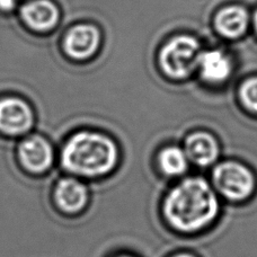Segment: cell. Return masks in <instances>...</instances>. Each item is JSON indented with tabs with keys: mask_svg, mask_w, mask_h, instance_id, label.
Wrapping results in <instances>:
<instances>
[{
	"mask_svg": "<svg viewBox=\"0 0 257 257\" xmlns=\"http://www.w3.org/2000/svg\"><path fill=\"white\" fill-rule=\"evenodd\" d=\"M118 163V149L111 137L103 132L81 130L63 142L60 166L81 180L95 181L111 174Z\"/></svg>",
	"mask_w": 257,
	"mask_h": 257,
	"instance_id": "1",
	"label": "cell"
},
{
	"mask_svg": "<svg viewBox=\"0 0 257 257\" xmlns=\"http://www.w3.org/2000/svg\"><path fill=\"white\" fill-rule=\"evenodd\" d=\"M218 209L213 190L200 177L182 181L168 193L164 205L168 222L183 232L197 231L212 222Z\"/></svg>",
	"mask_w": 257,
	"mask_h": 257,
	"instance_id": "2",
	"label": "cell"
},
{
	"mask_svg": "<svg viewBox=\"0 0 257 257\" xmlns=\"http://www.w3.org/2000/svg\"><path fill=\"white\" fill-rule=\"evenodd\" d=\"M200 44L189 35H180L164 45L159 53V64L165 75L173 79H184L197 67Z\"/></svg>",
	"mask_w": 257,
	"mask_h": 257,
	"instance_id": "3",
	"label": "cell"
},
{
	"mask_svg": "<svg viewBox=\"0 0 257 257\" xmlns=\"http://www.w3.org/2000/svg\"><path fill=\"white\" fill-rule=\"evenodd\" d=\"M16 160L24 173L45 176L53 169L56 151L52 142L39 133L26 136L16 147Z\"/></svg>",
	"mask_w": 257,
	"mask_h": 257,
	"instance_id": "4",
	"label": "cell"
},
{
	"mask_svg": "<svg viewBox=\"0 0 257 257\" xmlns=\"http://www.w3.org/2000/svg\"><path fill=\"white\" fill-rule=\"evenodd\" d=\"M52 200L59 212L67 217H77L88 208L91 193L89 186L81 178L64 176L54 183Z\"/></svg>",
	"mask_w": 257,
	"mask_h": 257,
	"instance_id": "5",
	"label": "cell"
},
{
	"mask_svg": "<svg viewBox=\"0 0 257 257\" xmlns=\"http://www.w3.org/2000/svg\"><path fill=\"white\" fill-rule=\"evenodd\" d=\"M213 182L218 191L230 200H244L254 190V176L239 163L226 162L213 169Z\"/></svg>",
	"mask_w": 257,
	"mask_h": 257,
	"instance_id": "6",
	"label": "cell"
},
{
	"mask_svg": "<svg viewBox=\"0 0 257 257\" xmlns=\"http://www.w3.org/2000/svg\"><path fill=\"white\" fill-rule=\"evenodd\" d=\"M35 123L33 108L21 97L0 98V135L16 138L29 135Z\"/></svg>",
	"mask_w": 257,
	"mask_h": 257,
	"instance_id": "7",
	"label": "cell"
},
{
	"mask_svg": "<svg viewBox=\"0 0 257 257\" xmlns=\"http://www.w3.org/2000/svg\"><path fill=\"white\" fill-rule=\"evenodd\" d=\"M100 33L93 24H78L67 32L63 39V50L67 56L77 61H84L94 56L99 48Z\"/></svg>",
	"mask_w": 257,
	"mask_h": 257,
	"instance_id": "8",
	"label": "cell"
},
{
	"mask_svg": "<svg viewBox=\"0 0 257 257\" xmlns=\"http://www.w3.org/2000/svg\"><path fill=\"white\" fill-rule=\"evenodd\" d=\"M20 14L23 23L39 33L52 31L60 21L59 8L50 0H30L23 5Z\"/></svg>",
	"mask_w": 257,
	"mask_h": 257,
	"instance_id": "9",
	"label": "cell"
},
{
	"mask_svg": "<svg viewBox=\"0 0 257 257\" xmlns=\"http://www.w3.org/2000/svg\"><path fill=\"white\" fill-rule=\"evenodd\" d=\"M197 67L200 68L202 78L211 84H221L232 72L230 59L219 50H210L200 53Z\"/></svg>",
	"mask_w": 257,
	"mask_h": 257,
	"instance_id": "10",
	"label": "cell"
},
{
	"mask_svg": "<svg viewBox=\"0 0 257 257\" xmlns=\"http://www.w3.org/2000/svg\"><path fill=\"white\" fill-rule=\"evenodd\" d=\"M185 154L199 166H209L218 157V144L210 133H192L185 142Z\"/></svg>",
	"mask_w": 257,
	"mask_h": 257,
	"instance_id": "11",
	"label": "cell"
},
{
	"mask_svg": "<svg viewBox=\"0 0 257 257\" xmlns=\"http://www.w3.org/2000/svg\"><path fill=\"white\" fill-rule=\"evenodd\" d=\"M249 16L240 6H228L220 11L214 18L215 30L227 39H238L245 34Z\"/></svg>",
	"mask_w": 257,
	"mask_h": 257,
	"instance_id": "12",
	"label": "cell"
},
{
	"mask_svg": "<svg viewBox=\"0 0 257 257\" xmlns=\"http://www.w3.org/2000/svg\"><path fill=\"white\" fill-rule=\"evenodd\" d=\"M159 165L162 171L169 176H178L187 168V156L178 147H168L159 155Z\"/></svg>",
	"mask_w": 257,
	"mask_h": 257,
	"instance_id": "13",
	"label": "cell"
},
{
	"mask_svg": "<svg viewBox=\"0 0 257 257\" xmlns=\"http://www.w3.org/2000/svg\"><path fill=\"white\" fill-rule=\"evenodd\" d=\"M240 100L250 112L257 113V77L249 78L240 86Z\"/></svg>",
	"mask_w": 257,
	"mask_h": 257,
	"instance_id": "14",
	"label": "cell"
},
{
	"mask_svg": "<svg viewBox=\"0 0 257 257\" xmlns=\"http://www.w3.org/2000/svg\"><path fill=\"white\" fill-rule=\"evenodd\" d=\"M17 6V0H0V11L12 12Z\"/></svg>",
	"mask_w": 257,
	"mask_h": 257,
	"instance_id": "15",
	"label": "cell"
},
{
	"mask_svg": "<svg viewBox=\"0 0 257 257\" xmlns=\"http://www.w3.org/2000/svg\"><path fill=\"white\" fill-rule=\"evenodd\" d=\"M93 196L97 197V199H99V200H102V201L104 202V204H105V201H106V197H105L103 194L97 195V194H96V193H93V194H91V197H93ZM105 205H106V204H105ZM106 208H107V206H106Z\"/></svg>",
	"mask_w": 257,
	"mask_h": 257,
	"instance_id": "16",
	"label": "cell"
},
{
	"mask_svg": "<svg viewBox=\"0 0 257 257\" xmlns=\"http://www.w3.org/2000/svg\"><path fill=\"white\" fill-rule=\"evenodd\" d=\"M254 25H255V29H256V31H257V12H256L255 16H254Z\"/></svg>",
	"mask_w": 257,
	"mask_h": 257,
	"instance_id": "17",
	"label": "cell"
},
{
	"mask_svg": "<svg viewBox=\"0 0 257 257\" xmlns=\"http://www.w3.org/2000/svg\"><path fill=\"white\" fill-rule=\"evenodd\" d=\"M175 257H194V256L187 255V254H181V255H177V256H175Z\"/></svg>",
	"mask_w": 257,
	"mask_h": 257,
	"instance_id": "18",
	"label": "cell"
},
{
	"mask_svg": "<svg viewBox=\"0 0 257 257\" xmlns=\"http://www.w3.org/2000/svg\"><path fill=\"white\" fill-rule=\"evenodd\" d=\"M116 257H132V256H128V255H120V256H116Z\"/></svg>",
	"mask_w": 257,
	"mask_h": 257,
	"instance_id": "19",
	"label": "cell"
},
{
	"mask_svg": "<svg viewBox=\"0 0 257 257\" xmlns=\"http://www.w3.org/2000/svg\"><path fill=\"white\" fill-rule=\"evenodd\" d=\"M94 192H95V191H93V193H94ZM93 193H91V194H93ZM95 193H96V192H95ZM102 194H103V195H105V193L103 192V193H102Z\"/></svg>",
	"mask_w": 257,
	"mask_h": 257,
	"instance_id": "20",
	"label": "cell"
}]
</instances>
